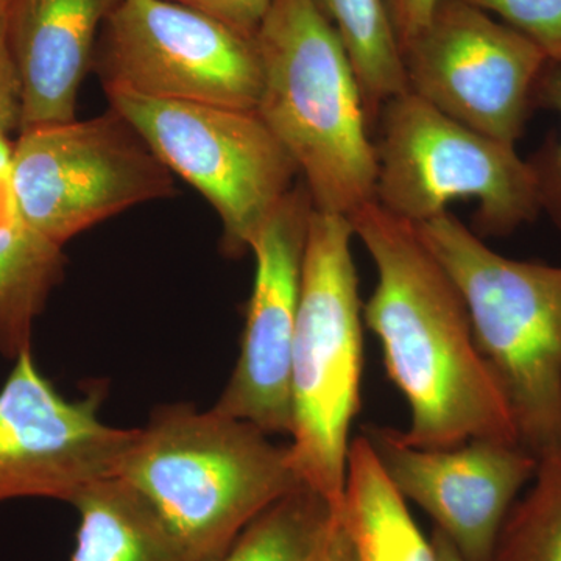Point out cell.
<instances>
[{
    "instance_id": "cell-27",
    "label": "cell",
    "mask_w": 561,
    "mask_h": 561,
    "mask_svg": "<svg viewBox=\"0 0 561 561\" xmlns=\"http://www.w3.org/2000/svg\"><path fill=\"white\" fill-rule=\"evenodd\" d=\"M437 561H463L449 538L442 530L434 529L431 537Z\"/></svg>"
},
{
    "instance_id": "cell-3",
    "label": "cell",
    "mask_w": 561,
    "mask_h": 561,
    "mask_svg": "<svg viewBox=\"0 0 561 561\" xmlns=\"http://www.w3.org/2000/svg\"><path fill=\"white\" fill-rule=\"evenodd\" d=\"M117 478L138 491L194 561H216L262 512L302 483L289 445L191 404L164 405L136 430Z\"/></svg>"
},
{
    "instance_id": "cell-4",
    "label": "cell",
    "mask_w": 561,
    "mask_h": 561,
    "mask_svg": "<svg viewBox=\"0 0 561 561\" xmlns=\"http://www.w3.org/2000/svg\"><path fill=\"white\" fill-rule=\"evenodd\" d=\"M459 287L472 334L537 459L561 449V265L513 260L446 210L415 225Z\"/></svg>"
},
{
    "instance_id": "cell-24",
    "label": "cell",
    "mask_w": 561,
    "mask_h": 561,
    "mask_svg": "<svg viewBox=\"0 0 561 561\" xmlns=\"http://www.w3.org/2000/svg\"><path fill=\"white\" fill-rule=\"evenodd\" d=\"M22 92L20 73L11 54L7 7L0 5V130H20Z\"/></svg>"
},
{
    "instance_id": "cell-17",
    "label": "cell",
    "mask_w": 561,
    "mask_h": 561,
    "mask_svg": "<svg viewBox=\"0 0 561 561\" xmlns=\"http://www.w3.org/2000/svg\"><path fill=\"white\" fill-rule=\"evenodd\" d=\"M62 247L25 228L0 225V354L16 359L32 351L33 324L65 272Z\"/></svg>"
},
{
    "instance_id": "cell-8",
    "label": "cell",
    "mask_w": 561,
    "mask_h": 561,
    "mask_svg": "<svg viewBox=\"0 0 561 561\" xmlns=\"http://www.w3.org/2000/svg\"><path fill=\"white\" fill-rule=\"evenodd\" d=\"M110 106L140 133L165 168L216 209L228 256L250 251L300 175L256 110L157 101L106 92Z\"/></svg>"
},
{
    "instance_id": "cell-10",
    "label": "cell",
    "mask_w": 561,
    "mask_h": 561,
    "mask_svg": "<svg viewBox=\"0 0 561 561\" xmlns=\"http://www.w3.org/2000/svg\"><path fill=\"white\" fill-rule=\"evenodd\" d=\"M409 90L467 127L516 146L549 62L522 33L463 0H440L402 49Z\"/></svg>"
},
{
    "instance_id": "cell-15",
    "label": "cell",
    "mask_w": 561,
    "mask_h": 561,
    "mask_svg": "<svg viewBox=\"0 0 561 561\" xmlns=\"http://www.w3.org/2000/svg\"><path fill=\"white\" fill-rule=\"evenodd\" d=\"M341 518L357 561H437L364 434L351 440Z\"/></svg>"
},
{
    "instance_id": "cell-20",
    "label": "cell",
    "mask_w": 561,
    "mask_h": 561,
    "mask_svg": "<svg viewBox=\"0 0 561 561\" xmlns=\"http://www.w3.org/2000/svg\"><path fill=\"white\" fill-rule=\"evenodd\" d=\"M493 561H561V449L538 459L529 489L502 526Z\"/></svg>"
},
{
    "instance_id": "cell-12",
    "label": "cell",
    "mask_w": 561,
    "mask_h": 561,
    "mask_svg": "<svg viewBox=\"0 0 561 561\" xmlns=\"http://www.w3.org/2000/svg\"><path fill=\"white\" fill-rule=\"evenodd\" d=\"M364 435L394 489L431 516L461 560L493 561L508 512L537 471L534 454L490 438L415 448L382 426H367Z\"/></svg>"
},
{
    "instance_id": "cell-21",
    "label": "cell",
    "mask_w": 561,
    "mask_h": 561,
    "mask_svg": "<svg viewBox=\"0 0 561 561\" xmlns=\"http://www.w3.org/2000/svg\"><path fill=\"white\" fill-rule=\"evenodd\" d=\"M537 44L561 68V0H463Z\"/></svg>"
},
{
    "instance_id": "cell-16",
    "label": "cell",
    "mask_w": 561,
    "mask_h": 561,
    "mask_svg": "<svg viewBox=\"0 0 561 561\" xmlns=\"http://www.w3.org/2000/svg\"><path fill=\"white\" fill-rule=\"evenodd\" d=\"M69 561H194L149 502L121 478L88 486Z\"/></svg>"
},
{
    "instance_id": "cell-23",
    "label": "cell",
    "mask_w": 561,
    "mask_h": 561,
    "mask_svg": "<svg viewBox=\"0 0 561 561\" xmlns=\"http://www.w3.org/2000/svg\"><path fill=\"white\" fill-rule=\"evenodd\" d=\"M206 14L231 31L253 38L260 31L273 0H169Z\"/></svg>"
},
{
    "instance_id": "cell-25",
    "label": "cell",
    "mask_w": 561,
    "mask_h": 561,
    "mask_svg": "<svg viewBox=\"0 0 561 561\" xmlns=\"http://www.w3.org/2000/svg\"><path fill=\"white\" fill-rule=\"evenodd\" d=\"M438 2L440 0H386L401 54L402 49L426 27Z\"/></svg>"
},
{
    "instance_id": "cell-26",
    "label": "cell",
    "mask_w": 561,
    "mask_h": 561,
    "mask_svg": "<svg viewBox=\"0 0 561 561\" xmlns=\"http://www.w3.org/2000/svg\"><path fill=\"white\" fill-rule=\"evenodd\" d=\"M312 561H357L353 541H351L348 531L343 526L341 516L332 527L330 537L321 546L319 553Z\"/></svg>"
},
{
    "instance_id": "cell-1",
    "label": "cell",
    "mask_w": 561,
    "mask_h": 561,
    "mask_svg": "<svg viewBox=\"0 0 561 561\" xmlns=\"http://www.w3.org/2000/svg\"><path fill=\"white\" fill-rule=\"evenodd\" d=\"M350 220L378 273L364 305V323L381 343L389 378L409 405L411 421L400 431L402 440L431 449L471 438L519 443L459 287L415 225L376 202Z\"/></svg>"
},
{
    "instance_id": "cell-9",
    "label": "cell",
    "mask_w": 561,
    "mask_h": 561,
    "mask_svg": "<svg viewBox=\"0 0 561 561\" xmlns=\"http://www.w3.org/2000/svg\"><path fill=\"white\" fill-rule=\"evenodd\" d=\"M106 92L256 110L253 38L169 0H121L103 24L92 68Z\"/></svg>"
},
{
    "instance_id": "cell-18",
    "label": "cell",
    "mask_w": 561,
    "mask_h": 561,
    "mask_svg": "<svg viewBox=\"0 0 561 561\" xmlns=\"http://www.w3.org/2000/svg\"><path fill=\"white\" fill-rule=\"evenodd\" d=\"M334 25L359 79L370 125L383 103L409 91L386 0H316Z\"/></svg>"
},
{
    "instance_id": "cell-13",
    "label": "cell",
    "mask_w": 561,
    "mask_h": 561,
    "mask_svg": "<svg viewBox=\"0 0 561 561\" xmlns=\"http://www.w3.org/2000/svg\"><path fill=\"white\" fill-rule=\"evenodd\" d=\"M305 183L279 202L251 245L256 261L241 351L214 409L265 434H290V362L313 213Z\"/></svg>"
},
{
    "instance_id": "cell-11",
    "label": "cell",
    "mask_w": 561,
    "mask_h": 561,
    "mask_svg": "<svg viewBox=\"0 0 561 561\" xmlns=\"http://www.w3.org/2000/svg\"><path fill=\"white\" fill-rule=\"evenodd\" d=\"M0 390V504L24 497L69 502L114 478L136 430L99 416L102 397L70 401L25 351Z\"/></svg>"
},
{
    "instance_id": "cell-6",
    "label": "cell",
    "mask_w": 561,
    "mask_h": 561,
    "mask_svg": "<svg viewBox=\"0 0 561 561\" xmlns=\"http://www.w3.org/2000/svg\"><path fill=\"white\" fill-rule=\"evenodd\" d=\"M376 203L424 224L457 201H478L476 234L507 238L540 216L529 161L516 146L467 127L411 90L383 103Z\"/></svg>"
},
{
    "instance_id": "cell-2",
    "label": "cell",
    "mask_w": 561,
    "mask_h": 561,
    "mask_svg": "<svg viewBox=\"0 0 561 561\" xmlns=\"http://www.w3.org/2000/svg\"><path fill=\"white\" fill-rule=\"evenodd\" d=\"M254 43L257 114L289 151L313 208L350 219L376 202L378 154L345 44L316 0H273Z\"/></svg>"
},
{
    "instance_id": "cell-19",
    "label": "cell",
    "mask_w": 561,
    "mask_h": 561,
    "mask_svg": "<svg viewBox=\"0 0 561 561\" xmlns=\"http://www.w3.org/2000/svg\"><path fill=\"white\" fill-rule=\"evenodd\" d=\"M339 516L327 497L298 486L253 519L216 561H312Z\"/></svg>"
},
{
    "instance_id": "cell-28",
    "label": "cell",
    "mask_w": 561,
    "mask_h": 561,
    "mask_svg": "<svg viewBox=\"0 0 561 561\" xmlns=\"http://www.w3.org/2000/svg\"><path fill=\"white\" fill-rule=\"evenodd\" d=\"M10 0H0V5L9 7Z\"/></svg>"
},
{
    "instance_id": "cell-5",
    "label": "cell",
    "mask_w": 561,
    "mask_h": 561,
    "mask_svg": "<svg viewBox=\"0 0 561 561\" xmlns=\"http://www.w3.org/2000/svg\"><path fill=\"white\" fill-rule=\"evenodd\" d=\"M354 238L348 217L313 209L290 362L291 468L339 515L364 370Z\"/></svg>"
},
{
    "instance_id": "cell-7",
    "label": "cell",
    "mask_w": 561,
    "mask_h": 561,
    "mask_svg": "<svg viewBox=\"0 0 561 561\" xmlns=\"http://www.w3.org/2000/svg\"><path fill=\"white\" fill-rule=\"evenodd\" d=\"M175 194L173 173L111 106L92 119L21 131L13 144L14 216L58 247L133 206Z\"/></svg>"
},
{
    "instance_id": "cell-22",
    "label": "cell",
    "mask_w": 561,
    "mask_h": 561,
    "mask_svg": "<svg viewBox=\"0 0 561 561\" xmlns=\"http://www.w3.org/2000/svg\"><path fill=\"white\" fill-rule=\"evenodd\" d=\"M537 106L556 111L561 117V68L549 65L537 90ZM537 184L540 210L561 232V133L551 135L529 158Z\"/></svg>"
},
{
    "instance_id": "cell-14",
    "label": "cell",
    "mask_w": 561,
    "mask_h": 561,
    "mask_svg": "<svg viewBox=\"0 0 561 561\" xmlns=\"http://www.w3.org/2000/svg\"><path fill=\"white\" fill-rule=\"evenodd\" d=\"M121 0H10L7 31L20 73V133L76 119L81 81Z\"/></svg>"
}]
</instances>
